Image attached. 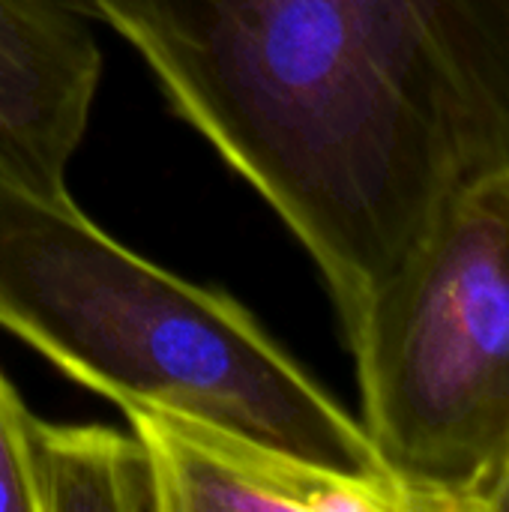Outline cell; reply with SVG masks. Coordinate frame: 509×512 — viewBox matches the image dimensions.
Segmentation results:
<instances>
[{
  "label": "cell",
  "instance_id": "obj_1",
  "mask_svg": "<svg viewBox=\"0 0 509 512\" xmlns=\"http://www.w3.org/2000/svg\"><path fill=\"white\" fill-rule=\"evenodd\" d=\"M315 261L342 333L509 165V0H87Z\"/></svg>",
  "mask_w": 509,
  "mask_h": 512
},
{
  "label": "cell",
  "instance_id": "obj_2",
  "mask_svg": "<svg viewBox=\"0 0 509 512\" xmlns=\"http://www.w3.org/2000/svg\"><path fill=\"white\" fill-rule=\"evenodd\" d=\"M0 327L123 414L171 411L336 471L390 474L360 417L243 303L141 258L72 195L39 192L3 165Z\"/></svg>",
  "mask_w": 509,
  "mask_h": 512
},
{
  "label": "cell",
  "instance_id": "obj_3",
  "mask_svg": "<svg viewBox=\"0 0 509 512\" xmlns=\"http://www.w3.org/2000/svg\"><path fill=\"white\" fill-rule=\"evenodd\" d=\"M345 342L384 468L435 512H480L509 450V165L441 204Z\"/></svg>",
  "mask_w": 509,
  "mask_h": 512
},
{
  "label": "cell",
  "instance_id": "obj_4",
  "mask_svg": "<svg viewBox=\"0 0 509 512\" xmlns=\"http://www.w3.org/2000/svg\"><path fill=\"white\" fill-rule=\"evenodd\" d=\"M126 420L150 456L159 512H435L390 474L336 471L171 411H126Z\"/></svg>",
  "mask_w": 509,
  "mask_h": 512
},
{
  "label": "cell",
  "instance_id": "obj_5",
  "mask_svg": "<svg viewBox=\"0 0 509 512\" xmlns=\"http://www.w3.org/2000/svg\"><path fill=\"white\" fill-rule=\"evenodd\" d=\"M99 78L87 0H0V165L39 192L69 195Z\"/></svg>",
  "mask_w": 509,
  "mask_h": 512
},
{
  "label": "cell",
  "instance_id": "obj_6",
  "mask_svg": "<svg viewBox=\"0 0 509 512\" xmlns=\"http://www.w3.org/2000/svg\"><path fill=\"white\" fill-rule=\"evenodd\" d=\"M33 512H159L138 435L108 426H60L33 414L27 432Z\"/></svg>",
  "mask_w": 509,
  "mask_h": 512
},
{
  "label": "cell",
  "instance_id": "obj_7",
  "mask_svg": "<svg viewBox=\"0 0 509 512\" xmlns=\"http://www.w3.org/2000/svg\"><path fill=\"white\" fill-rule=\"evenodd\" d=\"M30 408L0 372V512H33L27 432Z\"/></svg>",
  "mask_w": 509,
  "mask_h": 512
},
{
  "label": "cell",
  "instance_id": "obj_8",
  "mask_svg": "<svg viewBox=\"0 0 509 512\" xmlns=\"http://www.w3.org/2000/svg\"><path fill=\"white\" fill-rule=\"evenodd\" d=\"M477 510H509V450L477 498Z\"/></svg>",
  "mask_w": 509,
  "mask_h": 512
}]
</instances>
